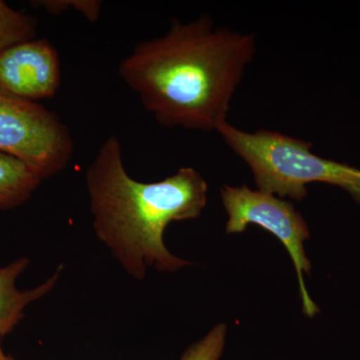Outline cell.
Wrapping results in <instances>:
<instances>
[{"mask_svg": "<svg viewBox=\"0 0 360 360\" xmlns=\"http://www.w3.org/2000/svg\"><path fill=\"white\" fill-rule=\"evenodd\" d=\"M255 37L217 28L210 15L135 45L118 72L163 127L213 131L226 122L234 92L255 53Z\"/></svg>", "mask_w": 360, "mask_h": 360, "instance_id": "obj_1", "label": "cell"}, {"mask_svg": "<svg viewBox=\"0 0 360 360\" xmlns=\"http://www.w3.org/2000/svg\"><path fill=\"white\" fill-rule=\"evenodd\" d=\"M96 236L132 278L149 267L174 272L188 264L165 246L163 234L174 221L198 219L207 201V184L193 167L144 184L124 167L120 139L110 135L85 174Z\"/></svg>", "mask_w": 360, "mask_h": 360, "instance_id": "obj_2", "label": "cell"}, {"mask_svg": "<svg viewBox=\"0 0 360 360\" xmlns=\"http://www.w3.org/2000/svg\"><path fill=\"white\" fill-rule=\"evenodd\" d=\"M217 131L248 163L259 191L300 201L309 184L322 182L340 187L360 205V169L314 155L311 142L265 129L246 132L227 122Z\"/></svg>", "mask_w": 360, "mask_h": 360, "instance_id": "obj_3", "label": "cell"}, {"mask_svg": "<svg viewBox=\"0 0 360 360\" xmlns=\"http://www.w3.org/2000/svg\"><path fill=\"white\" fill-rule=\"evenodd\" d=\"M0 151L25 161L44 179L70 165L75 142L53 111L0 92Z\"/></svg>", "mask_w": 360, "mask_h": 360, "instance_id": "obj_4", "label": "cell"}, {"mask_svg": "<svg viewBox=\"0 0 360 360\" xmlns=\"http://www.w3.org/2000/svg\"><path fill=\"white\" fill-rule=\"evenodd\" d=\"M221 198L229 214L227 233H240L248 225L257 224L276 236L285 246L295 264L303 312L307 317L319 314V307L310 298L303 277V274H309L311 270L304 250L305 240L309 238V226L292 203L245 186H225L221 189Z\"/></svg>", "mask_w": 360, "mask_h": 360, "instance_id": "obj_5", "label": "cell"}, {"mask_svg": "<svg viewBox=\"0 0 360 360\" xmlns=\"http://www.w3.org/2000/svg\"><path fill=\"white\" fill-rule=\"evenodd\" d=\"M58 52L47 39H33L0 53V92L39 103L51 98L60 86Z\"/></svg>", "mask_w": 360, "mask_h": 360, "instance_id": "obj_6", "label": "cell"}, {"mask_svg": "<svg viewBox=\"0 0 360 360\" xmlns=\"http://www.w3.org/2000/svg\"><path fill=\"white\" fill-rule=\"evenodd\" d=\"M30 264V258L20 257L0 267V338L13 333L25 317L28 305L41 300L56 288L63 271L60 265L44 283L30 290H18V278Z\"/></svg>", "mask_w": 360, "mask_h": 360, "instance_id": "obj_7", "label": "cell"}, {"mask_svg": "<svg viewBox=\"0 0 360 360\" xmlns=\"http://www.w3.org/2000/svg\"><path fill=\"white\" fill-rule=\"evenodd\" d=\"M41 181V177L25 161L0 151V210L22 205Z\"/></svg>", "mask_w": 360, "mask_h": 360, "instance_id": "obj_8", "label": "cell"}, {"mask_svg": "<svg viewBox=\"0 0 360 360\" xmlns=\"http://www.w3.org/2000/svg\"><path fill=\"white\" fill-rule=\"evenodd\" d=\"M37 18L0 0V53L13 45L37 39Z\"/></svg>", "mask_w": 360, "mask_h": 360, "instance_id": "obj_9", "label": "cell"}, {"mask_svg": "<svg viewBox=\"0 0 360 360\" xmlns=\"http://www.w3.org/2000/svg\"><path fill=\"white\" fill-rule=\"evenodd\" d=\"M226 326H214L202 338L187 348L180 360H219L224 352Z\"/></svg>", "mask_w": 360, "mask_h": 360, "instance_id": "obj_10", "label": "cell"}, {"mask_svg": "<svg viewBox=\"0 0 360 360\" xmlns=\"http://www.w3.org/2000/svg\"><path fill=\"white\" fill-rule=\"evenodd\" d=\"M32 6L40 7L52 15H59L70 9L82 14L90 22H96L101 13L103 2L98 0H39Z\"/></svg>", "mask_w": 360, "mask_h": 360, "instance_id": "obj_11", "label": "cell"}, {"mask_svg": "<svg viewBox=\"0 0 360 360\" xmlns=\"http://www.w3.org/2000/svg\"><path fill=\"white\" fill-rule=\"evenodd\" d=\"M0 360H15L11 355L6 354L4 350L2 349L1 345H0Z\"/></svg>", "mask_w": 360, "mask_h": 360, "instance_id": "obj_12", "label": "cell"}]
</instances>
